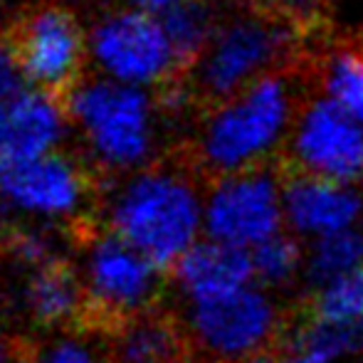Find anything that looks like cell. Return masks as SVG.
I'll use <instances>...</instances> for the list:
<instances>
[{"label": "cell", "mask_w": 363, "mask_h": 363, "mask_svg": "<svg viewBox=\"0 0 363 363\" xmlns=\"http://www.w3.org/2000/svg\"><path fill=\"white\" fill-rule=\"evenodd\" d=\"M206 193L191 171L153 163L114 178L99 201L101 228L144 252L161 269H171L203 233Z\"/></svg>", "instance_id": "1"}, {"label": "cell", "mask_w": 363, "mask_h": 363, "mask_svg": "<svg viewBox=\"0 0 363 363\" xmlns=\"http://www.w3.org/2000/svg\"><path fill=\"white\" fill-rule=\"evenodd\" d=\"M65 104L86 166L114 181L156 163L163 111L148 89L91 74Z\"/></svg>", "instance_id": "2"}, {"label": "cell", "mask_w": 363, "mask_h": 363, "mask_svg": "<svg viewBox=\"0 0 363 363\" xmlns=\"http://www.w3.org/2000/svg\"><path fill=\"white\" fill-rule=\"evenodd\" d=\"M294 91L284 74L267 72L240 94L208 109L193 144L196 168L216 178L259 168L291 124Z\"/></svg>", "instance_id": "3"}, {"label": "cell", "mask_w": 363, "mask_h": 363, "mask_svg": "<svg viewBox=\"0 0 363 363\" xmlns=\"http://www.w3.org/2000/svg\"><path fill=\"white\" fill-rule=\"evenodd\" d=\"M94 203V183L84 161L65 151L0 161V233L15 228L67 230Z\"/></svg>", "instance_id": "4"}, {"label": "cell", "mask_w": 363, "mask_h": 363, "mask_svg": "<svg viewBox=\"0 0 363 363\" xmlns=\"http://www.w3.org/2000/svg\"><path fill=\"white\" fill-rule=\"evenodd\" d=\"M299 35L289 23L264 13L242 15L218 25L206 52L188 69V86L196 101L216 106L240 94L287 57Z\"/></svg>", "instance_id": "5"}, {"label": "cell", "mask_w": 363, "mask_h": 363, "mask_svg": "<svg viewBox=\"0 0 363 363\" xmlns=\"http://www.w3.org/2000/svg\"><path fill=\"white\" fill-rule=\"evenodd\" d=\"M72 267L86 311L109 326L156 309L166 287L156 262L104 228L82 240Z\"/></svg>", "instance_id": "6"}, {"label": "cell", "mask_w": 363, "mask_h": 363, "mask_svg": "<svg viewBox=\"0 0 363 363\" xmlns=\"http://www.w3.org/2000/svg\"><path fill=\"white\" fill-rule=\"evenodd\" d=\"M8 45L25 84L69 94L89 65V28L74 8L57 0L35 3L15 18Z\"/></svg>", "instance_id": "7"}, {"label": "cell", "mask_w": 363, "mask_h": 363, "mask_svg": "<svg viewBox=\"0 0 363 363\" xmlns=\"http://www.w3.org/2000/svg\"><path fill=\"white\" fill-rule=\"evenodd\" d=\"M89 65L94 74L148 91L183 72L161 18L129 5L104 10L89 25Z\"/></svg>", "instance_id": "8"}, {"label": "cell", "mask_w": 363, "mask_h": 363, "mask_svg": "<svg viewBox=\"0 0 363 363\" xmlns=\"http://www.w3.org/2000/svg\"><path fill=\"white\" fill-rule=\"evenodd\" d=\"M181 326L196 356L208 363H242L272 346L282 316L259 284L218 299L181 306Z\"/></svg>", "instance_id": "9"}, {"label": "cell", "mask_w": 363, "mask_h": 363, "mask_svg": "<svg viewBox=\"0 0 363 363\" xmlns=\"http://www.w3.org/2000/svg\"><path fill=\"white\" fill-rule=\"evenodd\" d=\"M282 176L267 166L216 178L206 191L203 233L216 242L255 250L282 233Z\"/></svg>", "instance_id": "10"}, {"label": "cell", "mask_w": 363, "mask_h": 363, "mask_svg": "<svg viewBox=\"0 0 363 363\" xmlns=\"http://www.w3.org/2000/svg\"><path fill=\"white\" fill-rule=\"evenodd\" d=\"M84 311V291L67 262L38 269L8 267L0 277V321H15L48 336L74 329Z\"/></svg>", "instance_id": "11"}, {"label": "cell", "mask_w": 363, "mask_h": 363, "mask_svg": "<svg viewBox=\"0 0 363 363\" xmlns=\"http://www.w3.org/2000/svg\"><path fill=\"white\" fill-rule=\"evenodd\" d=\"M287 168L351 186L363 176V124L331 99L304 106L291 134Z\"/></svg>", "instance_id": "12"}, {"label": "cell", "mask_w": 363, "mask_h": 363, "mask_svg": "<svg viewBox=\"0 0 363 363\" xmlns=\"http://www.w3.org/2000/svg\"><path fill=\"white\" fill-rule=\"evenodd\" d=\"M69 134L67 104L57 94L23 84L0 96V161L62 151Z\"/></svg>", "instance_id": "13"}, {"label": "cell", "mask_w": 363, "mask_h": 363, "mask_svg": "<svg viewBox=\"0 0 363 363\" xmlns=\"http://www.w3.org/2000/svg\"><path fill=\"white\" fill-rule=\"evenodd\" d=\"M282 206L284 225L296 238L341 233L361 218V196L351 186L291 168L282 171Z\"/></svg>", "instance_id": "14"}, {"label": "cell", "mask_w": 363, "mask_h": 363, "mask_svg": "<svg viewBox=\"0 0 363 363\" xmlns=\"http://www.w3.org/2000/svg\"><path fill=\"white\" fill-rule=\"evenodd\" d=\"M171 284L181 306L235 294L257 284L252 255L250 250L203 238L171 267Z\"/></svg>", "instance_id": "15"}, {"label": "cell", "mask_w": 363, "mask_h": 363, "mask_svg": "<svg viewBox=\"0 0 363 363\" xmlns=\"http://www.w3.org/2000/svg\"><path fill=\"white\" fill-rule=\"evenodd\" d=\"M106 354L111 363H191V344L181 319L158 309L111 326Z\"/></svg>", "instance_id": "16"}, {"label": "cell", "mask_w": 363, "mask_h": 363, "mask_svg": "<svg viewBox=\"0 0 363 363\" xmlns=\"http://www.w3.org/2000/svg\"><path fill=\"white\" fill-rule=\"evenodd\" d=\"M282 336L284 363H339L363 354V326L336 324L309 311Z\"/></svg>", "instance_id": "17"}, {"label": "cell", "mask_w": 363, "mask_h": 363, "mask_svg": "<svg viewBox=\"0 0 363 363\" xmlns=\"http://www.w3.org/2000/svg\"><path fill=\"white\" fill-rule=\"evenodd\" d=\"M363 267V230L349 228L311 240L304 259V279L311 289L341 279Z\"/></svg>", "instance_id": "18"}, {"label": "cell", "mask_w": 363, "mask_h": 363, "mask_svg": "<svg viewBox=\"0 0 363 363\" xmlns=\"http://www.w3.org/2000/svg\"><path fill=\"white\" fill-rule=\"evenodd\" d=\"M161 23L166 28L173 50H176L183 72H188L196 65V60L206 52L218 30L213 8L206 0H188V3L178 5L176 10L163 15Z\"/></svg>", "instance_id": "19"}, {"label": "cell", "mask_w": 363, "mask_h": 363, "mask_svg": "<svg viewBox=\"0 0 363 363\" xmlns=\"http://www.w3.org/2000/svg\"><path fill=\"white\" fill-rule=\"evenodd\" d=\"M321 84L341 111L363 124V48L341 45L324 57Z\"/></svg>", "instance_id": "20"}, {"label": "cell", "mask_w": 363, "mask_h": 363, "mask_svg": "<svg viewBox=\"0 0 363 363\" xmlns=\"http://www.w3.org/2000/svg\"><path fill=\"white\" fill-rule=\"evenodd\" d=\"M5 242V264L15 269H38L50 264L65 262L67 242H65V230L57 228H15L3 233Z\"/></svg>", "instance_id": "21"}, {"label": "cell", "mask_w": 363, "mask_h": 363, "mask_svg": "<svg viewBox=\"0 0 363 363\" xmlns=\"http://www.w3.org/2000/svg\"><path fill=\"white\" fill-rule=\"evenodd\" d=\"M250 255H252L255 282L264 289H282L299 274H304L306 252L296 235L277 233L274 238L250 250Z\"/></svg>", "instance_id": "22"}, {"label": "cell", "mask_w": 363, "mask_h": 363, "mask_svg": "<svg viewBox=\"0 0 363 363\" xmlns=\"http://www.w3.org/2000/svg\"><path fill=\"white\" fill-rule=\"evenodd\" d=\"M309 314L336 324L363 326V267L314 289Z\"/></svg>", "instance_id": "23"}, {"label": "cell", "mask_w": 363, "mask_h": 363, "mask_svg": "<svg viewBox=\"0 0 363 363\" xmlns=\"http://www.w3.org/2000/svg\"><path fill=\"white\" fill-rule=\"evenodd\" d=\"M28 363H111L106 344L77 329L48 334L28 354Z\"/></svg>", "instance_id": "24"}, {"label": "cell", "mask_w": 363, "mask_h": 363, "mask_svg": "<svg viewBox=\"0 0 363 363\" xmlns=\"http://www.w3.org/2000/svg\"><path fill=\"white\" fill-rule=\"evenodd\" d=\"M25 84L20 67L15 62V55L8 43H0V96L10 94V91L20 89Z\"/></svg>", "instance_id": "25"}, {"label": "cell", "mask_w": 363, "mask_h": 363, "mask_svg": "<svg viewBox=\"0 0 363 363\" xmlns=\"http://www.w3.org/2000/svg\"><path fill=\"white\" fill-rule=\"evenodd\" d=\"M0 363H28V354L20 346L18 336L0 324Z\"/></svg>", "instance_id": "26"}, {"label": "cell", "mask_w": 363, "mask_h": 363, "mask_svg": "<svg viewBox=\"0 0 363 363\" xmlns=\"http://www.w3.org/2000/svg\"><path fill=\"white\" fill-rule=\"evenodd\" d=\"M183 3H188V0H124V5H129V8L156 15V18H163V15H168Z\"/></svg>", "instance_id": "27"}, {"label": "cell", "mask_w": 363, "mask_h": 363, "mask_svg": "<svg viewBox=\"0 0 363 363\" xmlns=\"http://www.w3.org/2000/svg\"><path fill=\"white\" fill-rule=\"evenodd\" d=\"M57 3H65L69 8H84V5H94L96 0H57Z\"/></svg>", "instance_id": "28"}, {"label": "cell", "mask_w": 363, "mask_h": 363, "mask_svg": "<svg viewBox=\"0 0 363 363\" xmlns=\"http://www.w3.org/2000/svg\"><path fill=\"white\" fill-rule=\"evenodd\" d=\"M8 3H10V0H0V10H5V8H8Z\"/></svg>", "instance_id": "29"}, {"label": "cell", "mask_w": 363, "mask_h": 363, "mask_svg": "<svg viewBox=\"0 0 363 363\" xmlns=\"http://www.w3.org/2000/svg\"><path fill=\"white\" fill-rule=\"evenodd\" d=\"M361 218H363V191H361Z\"/></svg>", "instance_id": "30"}]
</instances>
